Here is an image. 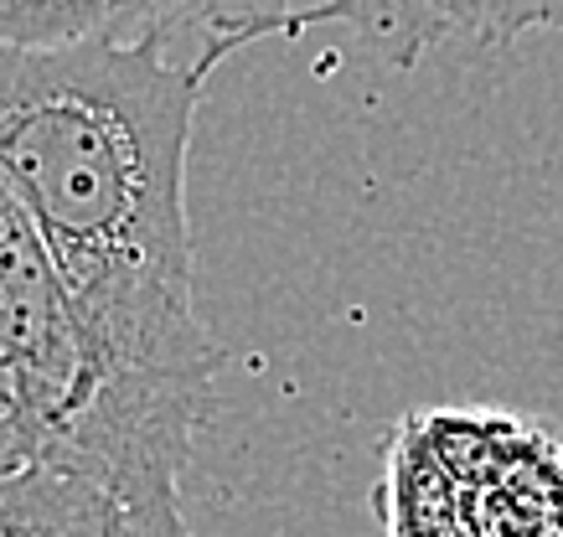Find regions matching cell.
Returning a JSON list of instances; mask_svg holds the SVG:
<instances>
[{
	"instance_id": "1",
	"label": "cell",
	"mask_w": 563,
	"mask_h": 537,
	"mask_svg": "<svg viewBox=\"0 0 563 537\" xmlns=\"http://www.w3.org/2000/svg\"><path fill=\"white\" fill-rule=\"evenodd\" d=\"M228 47H0V181L78 326L191 315L187 145Z\"/></svg>"
},
{
	"instance_id": "2",
	"label": "cell",
	"mask_w": 563,
	"mask_h": 537,
	"mask_svg": "<svg viewBox=\"0 0 563 537\" xmlns=\"http://www.w3.org/2000/svg\"><path fill=\"white\" fill-rule=\"evenodd\" d=\"M300 0H0V47H166L191 57L295 36Z\"/></svg>"
},
{
	"instance_id": "3",
	"label": "cell",
	"mask_w": 563,
	"mask_h": 537,
	"mask_svg": "<svg viewBox=\"0 0 563 537\" xmlns=\"http://www.w3.org/2000/svg\"><path fill=\"white\" fill-rule=\"evenodd\" d=\"M450 5L461 21V36H471L476 47H501V42L532 32L528 0H450Z\"/></svg>"
}]
</instances>
